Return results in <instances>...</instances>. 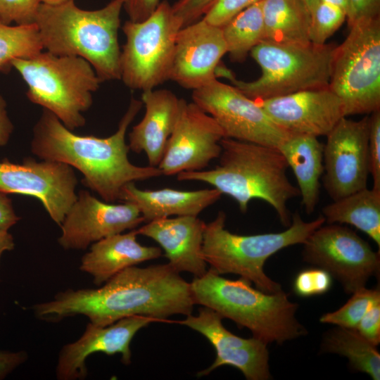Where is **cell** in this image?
I'll return each mask as SVG.
<instances>
[{
    "label": "cell",
    "instance_id": "obj_17",
    "mask_svg": "<svg viewBox=\"0 0 380 380\" xmlns=\"http://www.w3.org/2000/svg\"><path fill=\"white\" fill-rule=\"evenodd\" d=\"M222 319L213 310L202 306L197 315L191 314L178 322L204 336L216 351L213 363L196 376H206L216 368L229 365L239 369L248 380L272 379L267 344L253 336L244 338L234 335L224 327Z\"/></svg>",
    "mask_w": 380,
    "mask_h": 380
},
{
    "label": "cell",
    "instance_id": "obj_27",
    "mask_svg": "<svg viewBox=\"0 0 380 380\" xmlns=\"http://www.w3.org/2000/svg\"><path fill=\"white\" fill-rule=\"evenodd\" d=\"M262 9L267 41L308 44L311 13L303 0H263Z\"/></svg>",
    "mask_w": 380,
    "mask_h": 380
},
{
    "label": "cell",
    "instance_id": "obj_18",
    "mask_svg": "<svg viewBox=\"0 0 380 380\" xmlns=\"http://www.w3.org/2000/svg\"><path fill=\"white\" fill-rule=\"evenodd\" d=\"M255 101L290 134L327 136L346 117L341 99L329 87Z\"/></svg>",
    "mask_w": 380,
    "mask_h": 380
},
{
    "label": "cell",
    "instance_id": "obj_6",
    "mask_svg": "<svg viewBox=\"0 0 380 380\" xmlns=\"http://www.w3.org/2000/svg\"><path fill=\"white\" fill-rule=\"evenodd\" d=\"M226 218L225 213L221 210L213 220L205 224L203 255L210 265L209 270L220 275L238 274L267 293H278L282 288L265 273L267 260L280 250L303 244L325 223L322 215L305 222L298 213H295L290 226L281 232L240 235L225 228Z\"/></svg>",
    "mask_w": 380,
    "mask_h": 380
},
{
    "label": "cell",
    "instance_id": "obj_10",
    "mask_svg": "<svg viewBox=\"0 0 380 380\" xmlns=\"http://www.w3.org/2000/svg\"><path fill=\"white\" fill-rule=\"evenodd\" d=\"M182 28L166 0L144 20L124 23L126 41L120 53V80L128 88L144 91L170 80L176 38Z\"/></svg>",
    "mask_w": 380,
    "mask_h": 380
},
{
    "label": "cell",
    "instance_id": "obj_1",
    "mask_svg": "<svg viewBox=\"0 0 380 380\" xmlns=\"http://www.w3.org/2000/svg\"><path fill=\"white\" fill-rule=\"evenodd\" d=\"M194 305L190 284L167 263L129 267L100 287L68 289L50 300L33 305L32 310L47 322L83 315L93 324L107 326L134 315L159 322L174 315L187 316Z\"/></svg>",
    "mask_w": 380,
    "mask_h": 380
},
{
    "label": "cell",
    "instance_id": "obj_46",
    "mask_svg": "<svg viewBox=\"0 0 380 380\" xmlns=\"http://www.w3.org/2000/svg\"><path fill=\"white\" fill-rule=\"evenodd\" d=\"M303 1L305 2L306 6H308L310 13L312 12V11L315 9V8L316 7L319 1V0H303Z\"/></svg>",
    "mask_w": 380,
    "mask_h": 380
},
{
    "label": "cell",
    "instance_id": "obj_47",
    "mask_svg": "<svg viewBox=\"0 0 380 380\" xmlns=\"http://www.w3.org/2000/svg\"><path fill=\"white\" fill-rule=\"evenodd\" d=\"M42 3L46 4H59L71 0H42ZM75 1V0H73Z\"/></svg>",
    "mask_w": 380,
    "mask_h": 380
},
{
    "label": "cell",
    "instance_id": "obj_31",
    "mask_svg": "<svg viewBox=\"0 0 380 380\" xmlns=\"http://www.w3.org/2000/svg\"><path fill=\"white\" fill-rule=\"evenodd\" d=\"M377 301H380L379 288H361L352 293L350 298L341 308L322 315L319 322L355 329L363 316Z\"/></svg>",
    "mask_w": 380,
    "mask_h": 380
},
{
    "label": "cell",
    "instance_id": "obj_12",
    "mask_svg": "<svg viewBox=\"0 0 380 380\" xmlns=\"http://www.w3.org/2000/svg\"><path fill=\"white\" fill-rule=\"evenodd\" d=\"M192 99L216 120L224 138L278 148L290 135L255 100L217 78L193 90Z\"/></svg>",
    "mask_w": 380,
    "mask_h": 380
},
{
    "label": "cell",
    "instance_id": "obj_20",
    "mask_svg": "<svg viewBox=\"0 0 380 380\" xmlns=\"http://www.w3.org/2000/svg\"><path fill=\"white\" fill-rule=\"evenodd\" d=\"M226 53L222 28L201 18L179 31L170 80L184 89L201 88L217 78L216 70Z\"/></svg>",
    "mask_w": 380,
    "mask_h": 380
},
{
    "label": "cell",
    "instance_id": "obj_30",
    "mask_svg": "<svg viewBox=\"0 0 380 380\" xmlns=\"http://www.w3.org/2000/svg\"><path fill=\"white\" fill-rule=\"evenodd\" d=\"M43 50L35 24L12 26L0 21V72H10L14 59L30 58Z\"/></svg>",
    "mask_w": 380,
    "mask_h": 380
},
{
    "label": "cell",
    "instance_id": "obj_28",
    "mask_svg": "<svg viewBox=\"0 0 380 380\" xmlns=\"http://www.w3.org/2000/svg\"><path fill=\"white\" fill-rule=\"evenodd\" d=\"M356 329L336 326L323 335L319 351L346 357L355 372L367 374L373 380L380 379V353Z\"/></svg>",
    "mask_w": 380,
    "mask_h": 380
},
{
    "label": "cell",
    "instance_id": "obj_15",
    "mask_svg": "<svg viewBox=\"0 0 380 380\" xmlns=\"http://www.w3.org/2000/svg\"><path fill=\"white\" fill-rule=\"evenodd\" d=\"M223 138V130L211 115L182 99L178 118L158 167L167 176L203 170L220 157Z\"/></svg>",
    "mask_w": 380,
    "mask_h": 380
},
{
    "label": "cell",
    "instance_id": "obj_4",
    "mask_svg": "<svg viewBox=\"0 0 380 380\" xmlns=\"http://www.w3.org/2000/svg\"><path fill=\"white\" fill-rule=\"evenodd\" d=\"M124 0L87 11L71 0L59 4L42 3L35 23L44 49L56 55L87 61L101 81L120 80L118 30Z\"/></svg>",
    "mask_w": 380,
    "mask_h": 380
},
{
    "label": "cell",
    "instance_id": "obj_38",
    "mask_svg": "<svg viewBox=\"0 0 380 380\" xmlns=\"http://www.w3.org/2000/svg\"><path fill=\"white\" fill-rule=\"evenodd\" d=\"M380 17V0H348L347 22L350 27L354 24Z\"/></svg>",
    "mask_w": 380,
    "mask_h": 380
},
{
    "label": "cell",
    "instance_id": "obj_23",
    "mask_svg": "<svg viewBox=\"0 0 380 380\" xmlns=\"http://www.w3.org/2000/svg\"><path fill=\"white\" fill-rule=\"evenodd\" d=\"M137 235L134 229L93 243L82 257L80 270L89 274L93 283L99 286L125 268L161 256L159 247L140 244Z\"/></svg>",
    "mask_w": 380,
    "mask_h": 380
},
{
    "label": "cell",
    "instance_id": "obj_35",
    "mask_svg": "<svg viewBox=\"0 0 380 380\" xmlns=\"http://www.w3.org/2000/svg\"><path fill=\"white\" fill-rule=\"evenodd\" d=\"M263 0H215L202 18L210 25L222 27L247 7Z\"/></svg>",
    "mask_w": 380,
    "mask_h": 380
},
{
    "label": "cell",
    "instance_id": "obj_36",
    "mask_svg": "<svg viewBox=\"0 0 380 380\" xmlns=\"http://www.w3.org/2000/svg\"><path fill=\"white\" fill-rule=\"evenodd\" d=\"M369 133V175L373 188L380 189V110L371 113Z\"/></svg>",
    "mask_w": 380,
    "mask_h": 380
},
{
    "label": "cell",
    "instance_id": "obj_9",
    "mask_svg": "<svg viewBox=\"0 0 380 380\" xmlns=\"http://www.w3.org/2000/svg\"><path fill=\"white\" fill-rule=\"evenodd\" d=\"M349 28L335 48L329 83L346 117L380 110V17Z\"/></svg>",
    "mask_w": 380,
    "mask_h": 380
},
{
    "label": "cell",
    "instance_id": "obj_32",
    "mask_svg": "<svg viewBox=\"0 0 380 380\" xmlns=\"http://www.w3.org/2000/svg\"><path fill=\"white\" fill-rule=\"evenodd\" d=\"M347 18V11L334 4L319 1L311 13L309 29L310 42L323 45L341 26Z\"/></svg>",
    "mask_w": 380,
    "mask_h": 380
},
{
    "label": "cell",
    "instance_id": "obj_16",
    "mask_svg": "<svg viewBox=\"0 0 380 380\" xmlns=\"http://www.w3.org/2000/svg\"><path fill=\"white\" fill-rule=\"evenodd\" d=\"M144 222L132 203L101 201L81 190L61 224L58 243L66 250H84L103 238L134 229Z\"/></svg>",
    "mask_w": 380,
    "mask_h": 380
},
{
    "label": "cell",
    "instance_id": "obj_39",
    "mask_svg": "<svg viewBox=\"0 0 380 380\" xmlns=\"http://www.w3.org/2000/svg\"><path fill=\"white\" fill-rule=\"evenodd\" d=\"M355 329L372 345L380 343V301L371 306Z\"/></svg>",
    "mask_w": 380,
    "mask_h": 380
},
{
    "label": "cell",
    "instance_id": "obj_14",
    "mask_svg": "<svg viewBox=\"0 0 380 380\" xmlns=\"http://www.w3.org/2000/svg\"><path fill=\"white\" fill-rule=\"evenodd\" d=\"M77 185L73 168L63 163L32 158L20 163L0 161V191L37 198L58 226L77 199Z\"/></svg>",
    "mask_w": 380,
    "mask_h": 380
},
{
    "label": "cell",
    "instance_id": "obj_33",
    "mask_svg": "<svg viewBox=\"0 0 380 380\" xmlns=\"http://www.w3.org/2000/svg\"><path fill=\"white\" fill-rule=\"evenodd\" d=\"M332 277L326 270L314 267L298 272L293 289L301 297H310L327 293L332 286Z\"/></svg>",
    "mask_w": 380,
    "mask_h": 380
},
{
    "label": "cell",
    "instance_id": "obj_45",
    "mask_svg": "<svg viewBox=\"0 0 380 380\" xmlns=\"http://www.w3.org/2000/svg\"><path fill=\"white\" fill-rule=\"evenodd\" d=\"M338 6L347 11L348 10V0H319Z\"/></svg>",
    "mask_w": 380,
    "mask_h": 380
},
{
    "label": "cell",
    "instance_id": "obj_13",
    "mask_svg": "<svg viewBox=\"0 0 380 380\" xmlns=\"http://www.w3.org/2000/svg\"><path fill=\"white\" fill-rule=\"evenodd\" d=\"M370 117L342 118L326 136L323 185L332 201L367 187Z\"/></svg>",
    "mask_w": 380,
    "mask_h": 380
},
{
    "label": "cell",
    "instance_id": "obj_7",
    "mask_svg": "<svg viewBox=\"0 0 380 380\" xmlns=\"http://www.w3.org/2000/svg\"><path fill=\"white\" fill-rule=\"evenodd\" d=\"M12 66L27 84L26 96L32 103L51 112L72 131L85 125L83 113L102 82L87 61L42 51L14 59Z\"/></svg>",
    "mask_w": 380,
    "mask_h": 380
},
{
    "label": "cell",
    "instance_id": "obj_34",
    "mask_svg": "<svg viewBox=\"0 0 380 380\" xmlns=\"http://www.w3.org/2000/svg\"><path fill=\"white\" fill-rule=\"evenodd\" d=\"M42 0H0V21L6 25L34 24Z\"/></svg>",
    "mask_w": 380,
    "mask_h": 380
},
{
    "label": "cell",
    "instance_id": "obj_8",
    "mask_svg": "<svg viewBox=\"0 0 380 380\" xmlns=\"http://www.w3.org/2000/svg\"><path fill=\"white\" fill-rule=\"evenodd\" d=\"M335 48L332 44H287L264 40L250 52L262 70L257 80H237L230 70L220 65L216 76L226 77L253 100L327 87Z\"/></svg>",
    "mask_w": 380,
    "mask_h": 380
},
{
    "label": "cell",
    "instance_id": "obj_19",
    "mask_svg": "<svg viewBox=\"0 0 380 380\" xmlns=\"http://www.w3.org/2000/svg\"><path fill=\"white\" fill-rule=\"evenodd\" d=\"M158 321L148 316L134 315L107 326H98L89 322L77 340L61 348L56 367L57 379H85L87 376L86 360L96 353L108 355L119 353L122 362L129 365L132 357L130 343L134 335L143 327Z\"/></svg>",
    "mask_w": 380,
    "mask_h": 380
},
{
    "label": "cell",
    "instance_id": "obj_11",
    "mask_svg": "<svg viewBox=\"0 0 380 380\" xmlns=\"http://www.w3.org/2000/svg\"><path fill=\"white\" fill-rule=\"evenodd\" d=\"M303 245V261L328 272L346 293L365 287L371 277L379 274V251L341 224H322Z\"/></svg>",
    "mask_w": 380,
    "mask_h": 380
},
{
    "label": "cell",
    "instance_id": "obj_5",
    "mask_svg": "<svg viewBox=\"0 0 380 380\" xmlns=\"http://www.w3.org/2000/svg\"><path fill=\"white\" fill-rule=\"evenodd\" d=\"M189 284L194 304L247 328L253 337L267 344L281 345L308 334L296 317L298 304L290 301L283 290L265 293L243 277L232 280L210 270Z\"/></svg>",
    "mask_w": 380,
    "mask_h": 380
},
{
    "label": "cell",
    "instance_id": "obj_26",
    "mask_svg": "<svg viewBox=\"0 0 380 380\" xmlns=\"http://www.w3.org/2000/svg\"><path fill=\"white\" fill-rule=\"evenodd\" d=\"M327 224H348L367 234L380 247V189L367 187L324 205Z\"/></svg>",
    "mask_w": 380,
    "mask_h": 380
},
{
    "label": "cell",
    "instance_id": "obj_40",
    "mask_svg": "<svg viewBox=\"0 0 380 380\" xmlns=\"http://www.w3.org/2000/svg\"><path fill=\"white\" fill-rule=\"evenodd\" d=\"M160 0H124L123 8L133 22H140L148 18L156 10Z\"/></svg>",
    "mask_w": 380,
    "mask_h": 380
},
{
    "label": "cell",
    "instance_id": "obj_24",
    "mask_svg": "<svg viewBox=\"0 0 380 380\" xmlns=\"http://www.w3.org/2000/svg\"><path fill=\"white\" fill-rule=\"evenodd\" d=\"M217 189L182 191L170 188L140 189L134 182L122 188L120 201L134 204L144 222L170 216H198L222 196Z\"/></svg>",
    "mask_w": 380,
    "mask_h": 380
},
{
    "label": "cell",
    "instance_id": "obj_41",
    "mask_svg": "<svg viewBox=\"0 0 380 380\" xmlns=\"http://www.w3.org/2000/svg\"><path fill=\"white\" fill-rule=\"evenodd\" d=\"M25 350L9 351L0 350V380L4 379L27 360Z\"/></svg>",
    "mask_w": 380,
    "mask_h": 380
},
{
    "label": "cell",
    "instance_id": "obj_43",
    "mask_svg": "<svg viewBox=\"0 0 380 380\" xmlns=\"http://www.w3.org/2000/svg\"><path fill=\"white\" fill-rule=\"evenodd\" d=\"M13 129V124L8 114L6 101L0 94V147L8 143Z\"/></svg>",
    "mask_w": 380,
    "mask_h": 380
},
{
    "label": "cell",
    "instance_id": "obj_2",
    "mask_svg": "<svg viewBox=\"0 0 380 380\" xmlns=\"http://www.w3.org/2000/svg\"><path fill=\"white\" fill-rule=\"evenodd\" d=\"M142 105L141 101L132 98L117 131L104 138L75 134L43 109L33 127L31 151L41 160L63 163L78 170L84 185L104 201H120L127 184L163 175L158 167L137 166L128 158L126 132Z\"/></svg>",
    "mask_w": 380,
    "mask_h": 380
},
{
    "label": "cell",
    "instance_id": "obj_37",
    "mask_svg": "<svg viewBox=\"0 0 380 380\" xmlns=\"http://www.w3.org/2000/svg\"><path fill=\"white\" fill-rule=\"evenodd\" d=\"M215 1L178 0L172 6L175 15L184 27L201 19Z\"/></svg>",
    "mask_w": 380,
    "mask_h": 380
},
{
    "label": "cell",
    "instance_id": "obj_29",
    "mask_svg": "<svg viewBox=\"0 0 380 380\" xmlns=\"http://www.w3.org/2000/svg\"><path fill=\"white\" fill-rule=\"evenodd\" d=\"M262 1L241 11L221 27L227 53L233 61H243L265 39Z\"/></svg>",
    "mask_w": 380,
    "mask_h": 380
},
{
    "label": "cell",
    "instance_id": "obj_25",
    "mask_svg": "<svg viewBox=\"0 0 380 380\" xmlns=\"http://www.w3.org/2000/svg\"><path fill=\"white\" fill-rule=\"evenodd\" d=\"M278 148L296 177L302 205L311 215L319 198L324 144L314 136L291 134Z\"/></svg>",
    "mask_w": 380,
    "mask_h": 380
},
{
    "label": "cell",
    "instance_id": "obj_22",
    "mask_svg": "<svg viewBox=\"0 0 380 380\" xmlns=\"http://www.w3.org/2000/svg\"><path fill=\"white\" fill-rule=\"evenodd\" d=\"M141 101L145 113L129 133V150L144 152L148 164L158 167L178 118L182 99L167 89L144 91Z\"/></svg>",
    "mask_w": 380,
    "mask_h": 380
},
{
    "label": "cell",
    "instance_id": "obj_44",
    "mask_svg": "<svg viewBox=\"0 0 380 380\" xmlns=\"http://www.w3.org/2000/svg\"><path fill=\"white\" fill-rule=\"evenodd\" d=\"M15 248L13 236L8 230L0 229V260L4 252L12 251Z\"/></svg>",
    "mask_w": 380,
    "mask_h": 380
},
{
    "label": "cell",
    "instance_id": "obj_3",
    "mask_svg": "<svg viewBox=\"0 0 380 380\" xmlns=\"http://www.w3.org/2000/svg\"><path fill=\"white\" fill-rule=\"evenodd\" d=\"M219 163L213 169L183 172L179 181L208 183L222 194L232 197L246 213L253 199L271 205L284 227L291 223L288 202L300 196L286 175L288 164L277 148L223 138Z\"/></svg>",
    "mask_w": 380,
    "mask_h": 380
},
{
    "label": "cell",
    "instance_id": "obj_42",
    "mask_svg": "<svg viewBox=\"0 0 380 380\" xmlns=\"http://www.w3.org/2000/svg\"><path fill=\"white\" fill-rule=\"evenodd\" d=\"M17 215L11 199L6 194L0 191V229L8 230L20 220Z\"/></svg>",
    "mask_w": 380,
    "mask_h": 380
},
{
    "label": "cell",
    "instance_id": "obj_21",
    "mask_svg": "<svg viewBox=\"0 0 380 380\" xmlns=\"http://www.w3.org/2000/svg\"><path fill=\"white\" fill-rule=\"evenodd\" d=\"M205 224L197 216L162 217L148 222L137 232L157 242L175 271L199 277L208 271L203 255Z\"/></svg>",
    "mask_w": 380,
    "mask_h": 380
}]
</instances>
